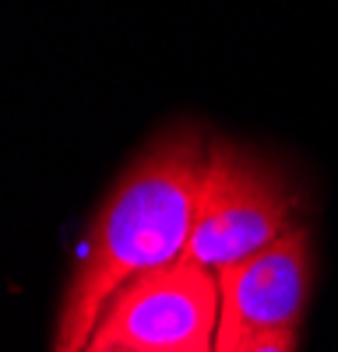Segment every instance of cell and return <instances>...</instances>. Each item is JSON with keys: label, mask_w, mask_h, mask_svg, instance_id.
Listing matches in <instances>:
<instances>
[{"label": "cell", "mask_w": 338, "mask_h": 352, "mask_svg": "<svg viewBox=\"0 0 338 352\" xmlns=\"http://www.w3.org/2000/svg\"><path fill=\"white\" fill-rule=\"evenodd\" d=\"M300 208L296 187L275 162L218 138L208 144V166L197 190L194 232L183 261L208 272L236 264L303 226Z\"/></svg>", "instance_id": "obj_2"}, {"label": "cell", "mask_w": 338, "mask_h": 352, "mask_svg": "<svg viewBox=\"0 0 338 352\" xmlns=\"http://www.w3.org/2000/svg\"><path fill=\"white\" fill-rule=\"evenodd\" d=\"M102 352H127V349H102Z\"/></svg>", "instance_id": "obj_6"}, {"label": "cell", "mask_w": 338, "mask_h": 352, "mask_svg": "<svg viewBox=\"0 0 338 352\" xmlns=\"http://www.w3.org/2000/svg\"><path fill=\"white\" fill-rule=\"evenodd\" d=\"M208 144L201 124H173L117 176L78 250L49 352H84L127 282L183 261Z\"/></svg>", "instance_id": "obj_1"}, {"label": "cell", "mask_w": 338, "mask_h": 352, "mask_svg": "<svg viewBox=\"0 0 338 352\" xmlns=\"http://www.w3.org/2000/svg\"><path fill=\"white\" fill-rule=\"evenodd\" d=\"M300 349V331H261L236 342L229 352H296Z\"/></svg>", "instance_id": "obj_5"}, {"label": "cell", "mask_w": 338, "mask_h": 352, "mask_svg": "<svg viewBox=\"0 0 338 352\" xmlns=\"http://www.w3.org/2000/svg\"><path fill=\"white\" fill-rule=\"evenodd\" d=\"M218 331V278L194 261L145 272L127 282L84 352H215Z\"/></svg>", "instance_id": "obj_3"}, {"label": "cell", "mask_w": 338, "mask_h": 352, "mask_svg": "<svg viewBox=\"0 0 338 352\" xmlns=\"http://www.w3.org/2000/svg\"><path fill=\"white\" fill-rule=\"evenodd\" d=\"M218 278V331L215 352L261 331H300L314 278L310 229L296 226L271 247L215 272Z\"/></svg>", "instance_id": "obj_4"}]
</instances>
